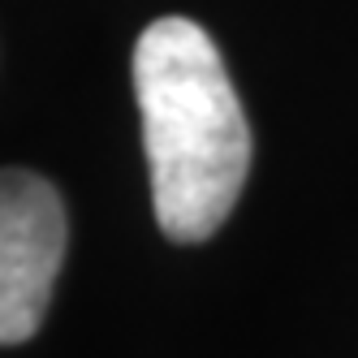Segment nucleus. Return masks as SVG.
Masks as SVG:
<instances>
[{
	"label": "nucleus",
	"instance_id": "obj_1",
	"mask_svg": "<svg viewBox=\"0 0 358 358\" xmlns=\"http://www.w3.org/2000/svg\"><path fill=\"white\" fill-rule=\"evenodd\" d=\"M134 95L160 234L212 238L250 173V125L220 48L190 17H156L134 43Z\"/></svg>",
	"mask_w": 358,
	"mask_h": 358
},
{
	"label": "nucleus",
	"instance_id": "obj_2",
	"mask_svg": "<svg viewBox=\"0 0 358 358\" xmlns=\"http://www.w3.org/2000/svg\"><path fill=\"white\" fill-rule=\"evenodd\" d=\"M65 203L27 169H0V345L39 332L65 259Z\"/></svg>",
	"mask_w": 358,
	"mask_h": 358
}]
</instances>
